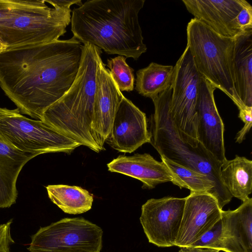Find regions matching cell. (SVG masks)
<instances>
[{
	"instance_id": "obj_8",
	"label": "cell",
	"mask_w": 252,
	"mask_h": 252,
	"mask_svg": "<svg viewBox=\"0 0 252 252\" xmlns=\"http://www.w3.org/2000/svg\"><path fill=\"white\" fill-rule=\"evenodd\" d=\"M201 77L187 46L174 66L170 114L180 137L194 147L198 143L196 107Z\"/></svg>"
},
{
	"instance_id": "obj_13",
	"label": "cell",
	"mask_w": 252,
	"mask_h": 252,
	"mask_svg": "<svg viewBox=\"0 0 252 252\" xmlns=\"http://www.w3.org/2000/svg\"><path fill=\"white\" fill-rule=\"evenodd\" d=\"M150 142L146 114L124 96L105 142L118 152L131 153Z\"/></svg>"
},
{
	"instance_id": "obj_22",
	"label": "cell",
	"mask_w": 252,
	"mask_h": 252,
	"mask_svg": "<svg viewBox=\"0 0 252 252\" xmlns=\"http://www.w3.org/2000/svg\"><path fill=\"white\" fill-rule=\"evenodd\" d=\"M174 66L151 63L136 72L135 90L151 99L163 93L172 84Z\"/></svg>"
},
{
	"instance_id": "obj_7",
	"label": "cell",
	"mask_w": 252,
	"mask_h": 252,
	"mask_svg": "<svg viewBox=\"0 0 252 252\" xmlns=\"http://www.w3.org/2000/svg\"><path fill=\"white\" fill-rule=\"evenodd\" d=\"M0 140L21 151L37 156L70 154L81 145L41 120L22 115L18 108L0 107Z\"/></svg>"
},
{
	"instance_id": "obj_16",
	"label": "cell",
	"mask_w": 252,
	"mask_h": 252,
	"mask_svg": "<svg viewBox=\"0 0 252 252\" xmlns=\"http://www.w3.org/2000/svg\"><path fill=\"white\" fill-rule=\"evenodd\" d=\"M110 172L119 173L140 180L144 189L172 182L171 173L163 161L156 160L147 153L120 155L107 164Z\"/></svg>"
},
{
	"instance_id": "obj_27",
	"label": "cell",
	"mask_w": 252,
	"mask_h": 252,
	"mask_svg": "<svg viewBox=\"0 0 252 252\" xmlns=\"http://www.w3.org/2000/svg\"><path fill=\"white\" fill-rule=\"evenodd\" d=\"M239 110L238 116L245 124L236 137V142L241 143L245 139L246 134L249 131L252 126V107L245 106Z\"/></svg>"
},
{
	"instance_id": "obj_1",
	"label": "cell",
	"mask_w": 252,
	"mask_h": 252,
	"mask_svg": "<svg viewBox=\"0 0 252 252\" xmlns=\"http://www.w3.org/2000/svg\"><path fill=\"white\" fill-rule=\"evenodd\" d=\"M83 46L73 36L6 49L0 54V87L21 113L41 120L73 84Z\"/></svg>"
},
{
	"instance_id": "obj_19",
	"label": "cell",
	"mask_w": 252,
	"mask_h": 252,
	"mask_svg": "<svg viewBox=\"0 0 252 252\" xmlns=\"http://www.w3.org/2000/svg\"><path fill=\"white\" fill-rule=\"evenodd\" d=\"M234 72L235 89L241 101L252 107V31L236 37Z\"/></svg>"
},
{
	"instance_id": "obj_6",
	"label": "cell",
	"mask_w": 252,
	"mask_h": 252,
	"mask_svg": "<svg viewBox=\"0 0 252 252\" xmlns=\"http://www.w3.org/2000/svg\"><path fill=\"white\" fill-rule=\"evenodd\" d=\"M187 45L200 74L228 96L238 109L245 106L235 89L234 60L236 37L222 36L195 18L187 27Z\"/></svg>"
},
{
	"instance_id": "obj_15",
	"label": "cell",
	"mask_w": 252,
	"mask_h": 252,
	"mask_svg": "<svg viewBox=\"0 0 252 252\" xmlns=\"http://www.w3.org/2000/svg\"><path fill=\"white\" fill-rule=\"evenodd\" d=\"M124 96L101 59L96 76L92 126L98 143L103 148Z\"/></svg>"
},
{
	"instance_id": "obj_17",
	"label": "cell",
	"mask_w": 252,
	"mask_h": 252,
	"mask_svg": "<svg viewBox=\"0 0 252 252\" xmlns=\"http://www.w3.org/2000/svg\"><path fill=\"white\" fill-rule=\"evenodd\" d=\"M221 220L227 252H252V198L234 210H222Z\"/></svg>"
},
{
	"instance_id": "obj_12",
	"label": "cell",
	"mask_w": 252,
	"mask_h": 252,
	"mask_svg": "<svg viewBox=\"0 0 252 252\" xmlns=\"http://www.w3.org/2000/svg\"><path fill=\"white\" fill-rule=\"evenodd\" d=\"M222 210L210 193L190 192L186 197L175 246L181 248L195 242L221 219Z\"/></svg>"
},
{
	"instance_id": "obj_20",
	"label": "cell",
	"mask_w": 252,
	"mask_h": 252,
	"mask_svg": "<svg viewBox=\"0 0 252 252\" xmlns=\"http://www.w3.org/2000/svg\"><path fill=\"white\" fill-rule=\"evenodd\" d=\"M220 176L223 185L233 196L243 202L252 191V161L236 155L222 164Z\"/></svg>"
},
{
	"instance_id": "obj_3",
	"label": "cell",
	"mask_w": 252,
	"mask_h": 252,
	"mask_svg": "<svg viewBox=\"0 0 252 252\" xmlns=\"http://www.w3.org/2000/svg\"><path fill=\"white\" fill-rule=\"evenodd\" d=\"M102 51L90 44L83 46L78 73L68 90L43 113L41 121L65 135L99 153L104 150L93 129L94 104Z\"/></svg>"
},
{
	"instance_id": "obj_24",
	"label": "cell",
	"mask_w": 252,
	"mask_h": 252,
	"mask_svg": "<svg viewBox=\"0 0 252 252\" xmlns=\"http://www.w3.org/2000/svg\"><path fill=\"white\" fill-rule=\"evenodd\" d=\"M126 58L118 56L107 60L111 76L121 92H130L134 89V70L127 64Z\"/></svg>"
},
{
	"instance_id": "obj_4",
	"label": "cell",
	"mask_w": 252,
	"mask_h": 252,
	"mask_svg": "<svg viewBox=\"0 0 252 252\" xmlns=\"http://www.w3.org/2000/svg\"><path fill=\"white\" fill-rule=\"evenodd\" d=\"M171 94V86L152 99L154 113L150 119V143L160 157L206 176L214 185L212 195L222 210L233 196L222 182L221 163L200 142L194 147L180 137L170 114Z\"/></svg>"
},
{
	"instance_id": "obj_11",
	"label": "cell",
	"mask_w": 252,
	"mask_h": 252,
	"mask_svg": "<svg viewBox=\"0 0 252 252\" xmlns=\"http://www.w3.org/2000/svg\"><path fill=\"white\" fill-rule=\"evenodd\" d=\"M216 89L211 82L201 77L196 107L197 139L222 164L226 159L224 125L215 101L214 92Z\"/></svg>"
},
{
	"instance_id": "obj_18",
	"label": "cell",
	"mask_w": 252,
	"mask_h": 252,
	"mask_svg": "<svg viewBox=\"0 0 252 252\" xmlns=\"http://www.w3.org/2000/svg\"><path fill=\"white\" fill-rule=\"evenodd\" d=\"M36 155L16 149L0 140V208L15 203L16 182L25 164Z\"/></svg>"
},
{
	"instance_id": "obj_26",
	"label": "cell",
	"mask_w": 252,
	"mask_h": 252,
	"mask_svg": "<svg viewBox=\"0 0 252 252\" xmlns=\"http://www.w3.org/2000/svg\"><path fill=\"white\" fill-rule=\"evenodd\" d=\"M242 33L252 31V7L247 1L236 18Z\"/></svg>"
},
{
	"instance_id": "obj_31",
	"label": "cell",
	"mask_w": 252,
	"mask_h": 252,
	"mask_svg": "<svg viewBox=\"0 0 252 252\" xmlns=\"http://www.w3.org/2000/svg\"><path fill=\"white\" fill-rule=\"evenodd\" d=\"M7 49V46L0 39V54Z\"/></svg>"
},
{
	"instance_id": "obj_29",
	"label": "cell",
	"mask_w": 252,
	"mask_h": 252,
	"mask_svg": "<svg viewBox=\"0 0 252 252\" xmlns=\"http://www.w3.org/2000/svg\"><path fill=\"white\" fill-rule=\"evenodd\" d=\"M220 251L207 248L186 246L181 247L178 252H220Z\"/></svg>"
},
{
	"instance_id": "obj_28",
	"label": "cell",
	"mask_w": 252,
	"mask_h": 252,
	"mask_svg": "<svg viewBox=\"0 0 252 252\" xmlns=\"http://www.w3.org/2000/svg\"><path fill=\"white\" fill-rule=\"evenodd\" d=\"M11 220L0 224V252H10V246L13 243L11 235Z\"/></svg>"
},
{
	"instance_id": "obj_21",
	"label": "cell",
	"mask_w": 252,
	"mask_h": 252,
	"mask_svg": "<svg viewBox=\"0 0 252 252\" xmlns=\"http://www.w3.org/2000/svg\"><path fill=\"white\" fill-rule=\"evenodd\" d=\"M46 188L50 200L65 213L80 214L92 208L93 195L80 187L56 185Z\"/></svg>"
},
{
	"instance_id": "obj_2",
	"label": "cell",
	"mask_w": 252,
	"mask_h": 252,
	"mask_svg": "<svg viewBox=\"0 0 252 252\" xmlns=\"http://www.w3.org/2000/svg\"><path fill=\"white\" fill-rule=\"evenodd\" d=\"M145 0H89L74 8L71 30L77 40L109 54L135 60L147 51L138 14Z\"/></svg>"
},
{
	"instance_id": "obj_23",
	"label": "cell",
	"mask_w": 252,
	"mask_h": 252,
	"mask_svg": "<svg viewBox=\"0 0 252 252\" xmlns=\"http://www.w3.org/2000/svg\"><path fill=\"white\" fill-rule=\"evenodd\" d=\"M160 158L171 173L173 179L172 183L174 185L180 189H188L190 192H207L213 195L214 186L206 176L165 158Z\"/></svg>"
},
{
	"instance_id": "obj_14",
	"label": "cell",
	"mask_w": 252,
	"mask_h": 252,
	"mask_svg": "<svg viewBox=\"0 0 252 252\" xmlns=\"http://www.w3.org/2000/svg\"><path fill=\"white\" fill-rule=\"evenodd\" d=\"M194 18L209 27L216 33L235 37L243 33L236 18L247 2L245 0H182Z\"/></svg>"
},
{
	"instance_id": "obj_5",
	"label": "cell",
	"mask_w": 252,
	"mask_h": 252,
	"mask_svg": "<svg viewBox=\"0 0 252 252\" xmlns=\"http://www.w3.org/2000/svg\"><path fill=\"white\" fill-rule=\"evenodd\" d=\"M71 11L53 0H14L0 20V39L6 49L59 40L71 22Z\"/></svg>"
},
{
	"instance_id": "obj_25",
	"label": "cell",
	"mask_w": 252,
	"mask_h": 252,
	"mask_svg": "<svg viewBox=\"0 0 252 252\" xmlns=\"http://www.w3.org/2000/svg\"><path fill=\"white\" fill-rule=\"evenodd\" d=\"M221 227L220 219L210 230L189 246L207 248L226 252L225 242L221 235Z\"/></svg>"
},
{
	"instance_id": "obj_9",
	"label": "cell",
	"mask_w": 252,
	"mask_h": 252,
	"mask_svg": "<svg viewBox=\"0 0 252 252\" xmlns=\"http://www.w3.org/2000/svg\"><path fill=\"white\" fill-rule=\"evenodd\" d=\"M102 229L83 218H63L40 227L32 236L31 252H100Z\"/></svg>"
},
{
	"instance_id": "obj_10",
	"label": "cell",
	"mask_w": 252,
	"mask_h": 252,
	"mask_svg": "<svg viewBox=\"0 0 252 252\" xmlns=\"http://www.w3.org/2000/svg\"><path fill=\"white\" fill-rule=\"evenodd\" d=\"M186 197L148 200L141 207L140 221L149 242L158 247L175 246Z\"/></svg>"
},
{
	"instance_id": "obj_30",
	"label": "cell",
	"mask_w": 252,
	"mask_h": 252,
	"mask_svg": "<svg viewBox=\"0 0 252 252\" xmlns=\"http://www.w3.org/2000/svg\"><path fill=\"white\" fill-rule=\"evenodd\" d=\"M14 0H0V20H1L13 5Z\"/></svg>"
}]
</instances>
